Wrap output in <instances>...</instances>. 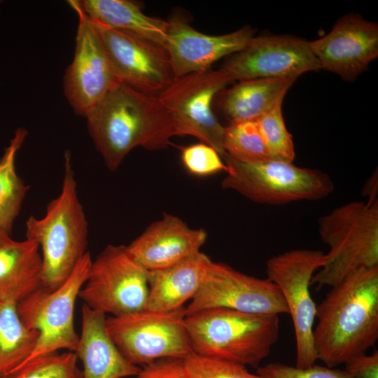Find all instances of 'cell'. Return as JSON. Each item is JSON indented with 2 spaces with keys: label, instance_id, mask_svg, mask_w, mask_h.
I'll use <instances>...</instances> for the list:
<instances>
[{
  "label": "cell",
  "instance_id": "cell-1",
  "mask_svg": "<svg viewBox=\"0 0 378 378\" xmlns=\"http://www.w3.org/2000/svg\"><path fill=\"white\" fill-rule=\"evenodd\" d=\"M313 342L329 368L365 354L378 340V266L358 270L331 287L316 306Z\"/></svg>",
  "mask_w": 378,
  "mask_h": 378
},
{
  "label": "cell",
  "instance_id": "cell-2",
  "mask_svg": "<svg viewBox=\"0 0 378 378\" xmlns=\"http://www.w3.org/2000/svg\"><path fill=\"white\" fill-rule=\"evenodd\" d=\"M85 118L94 145L111 171L116 170L136 147L166 148L175 136L171 120L158 96L120 82Z\"/></svg>",
  "mask_w": 378,
  "mask_h": 378
},
{
  "label": "cell",
  "instance_id": "cell-3",
  "mask_svg": "<svg viewBox=\"0 0 378 378\" xmlns=\"http://www.w3.org/2000/svg\"><path fill=\"white\" fill-rule=\"evenodd\" d=\"M64 172L61 192L47 204L45 216H30L25 223L26 239L36 242L41 250V288L48 290L64 283L88 252V224L68 150Z\"/></svg>",
  "mask_w": 378,
  "mask_h": 378
},
{
  "label": "cell",
  "instance_id": "cell-4",
  "mask_svg": "<svg viewBox=\"0 0 378 378\" xmlns=\"http://www.w3.org/2000/svg\"><path fill=\"white\" fill-rule=\"evenodd\" d=\"M185 324L193 353L258 366L279 334V315L209 308L187 314Z\"/></svg>",
  "mask_w": 378,
  "mask_h": 378
},
{
  "label": "cell",
  "instance_id": "cell-5",
  "mask_svg": "<svg viewBox=\"0 0 378 378\" xmlns=\"http://www.w3.org/2000/svg\"><path fill=\"white\" fill-rule=\"evenodd\" d=\"M318 233L329 251L311 280L318 289L378 266V201H355L335 208L319 218Z\"/></svg>",
  "mask_w": 378,
  "mask_h": 378
},
{
  "label": "cell",
  "instance_id": "cell-6",
  "mask_svg": "<svg viewBox=\"0 0 378 378\" xmlns=\"http://www.w3.org/2000/svg\"><path fill=\"white\" fill-rule=\"evenodd\" d=\"M222 158L227 167L222 187L257 203L282 205L318 200L330 195L335 188L326 173L300 167L293 162L273 160L243 162L227 154Z\"/></svg>",
  "mask_w": 378,
  "mask_h": 378
},
{
  "label": "cell",
  "instance_id": "cell-7",
  "mask_svg": "<svg viewBox=\"0 0 378 378\" xmlns=\"http://www.w3.org/2000/svg\"><path fill=\"white\" fill-rule=\"evenodd\" d=\"M92 261L88 251L59 288L54 290L40 288L17 304L24 325L38 332L36 346L24 364L61 350L76 351L79 335L74 327L75 304Z\"/></svg>",
  "mask_w": 378,
  "mask_h": 378
},
{
  "label": "cell",
  "instance_id": "cell-8",
  "mask_svg": "<svg viewBox=\"0 0 378 378\" xmlns=\"http://www.w3.org/2000/svg\"><path fill=\"white\" fill-rule=\"evenodd\" d=\"M186 315V307L171 312L144 309L106 318V330L122 355L137 366L162 358L184 359L193 353Z\"/></svg>",
  "mask_w": 378,
  "mask_h": 378
},
{
  "label": "cell",
  "instance_id": "cell-9",
  "mask_svg": "<svg viewBox=\"0 0 378 378\" xmlns=\"http://www.w3.org/2000/svg\"><path fill=\"white\" fill-rule=\"evenodd\" d=\"M148 292V271L127 246L108 244L92 261L78 298L93 310L119 316L144 309Z\"/></svg>",
  "mask_w": 378,
  "mask_h": 378
},
{
  "label": "cell",
  "instance_id": "cell-10",
  "mask_svg": "<svg viewBox=\"0 0 378 378\" xmlns=\"http://www.w3.org/2000/svg\"><path fill=\"white\" fill-rule=\"evenodd\" d=\"M325 261L321 251L294 249L274 255L266 263L267 279L280 290L293 321L297 368L312 366L318 360L313 342L316 305L309 286Z\"/></svg>",
  "mask_w": 378,
  "mask_h": 378
},
{
  "label": "cell",
  "instance_id": "cell-11",
  "mask_svg": "<svg viewBox=\"0 0 378 378\" xmlns=\"http://www.w3.org/2000/svg\"><path fill=\"white\" fill-rule=\"evenodd\" d=\"M231 81L211 68L175 78L158 96L172 123L175 136H192L213 147L223 158V127L212 110L216 94Z\"/></svg>",
  "mask_w": 378,
  "mask_h": 378
},
{
  "label": "cell",
  "instance_id": "cell-12",
  "mask_svg": "<svg viewBox=\"0 0 378 378\" xmlns=\"http://www.w3.org/2000/svg\"><path fill=\"white\" fill-rule=\"evenodd\" d=\"M69 4L78 15V24L74 58L64 76V92L75 113L85 117L119 81L96 26L76 0Z\"/></svg>",
  "mask_w": 378,
  "mask_h": 378
},
{
  "label": "cell",
  "instance_id": "cell-13",
  "mask_svg": "<svg viewBox=\"0 0 378 378\" xmlns=\"http://www.w3.org/2000/svg\"><path fill=\"white\" fill-rule=\"evenodd\" d=\"M186 307L187 314L209 308L262 315L288 314L280 290L267 278L254 277L213 261L200 290Z\"/></svg>",
  "mask_w": 378,
  "mask_h": 378
},
{
  "label": "cell",
  "instance_id": "cell-14",
  "mask_svg": "<svg viewBox=\"0 0 378 378\" xmlns=\"http://www.w3.org/2000/svg\"><path fill=\"white\" fill-rule=\"evenodd\" d=\"M94 24L119 82L158 96L174 80L170 58L164 46L130 31Z\"/></svg>",
  "mask_w": 378,
  "mask_h": 378
},
{
  "label": "cell",
  "instance_id": "cell-15",
  "mask_svg": "<svg viewBox=\"0 0 378 378\" xmlns=\"http://www.w3.org/2000/svg\"><path fill=\"white\" fill-rule=\"evenodd\" d=\"M230 81L260 78H297L321 69L309 42L293 36L253 37L220 68Z\"/></svg>",
  "mask_w": 378,
  "mask_h": 378
},
{
  "label": "cell",
  "instance_id": "cell-16",
  "mask_svg": "<svg viewBox=\"0 0 378 378\" xmlns=\"http://www.w3.org/2000/svg\"><path fill=\"white\" fill-rule=\"evenodd\" d=\"M309 46L321 69L351 81L378 56V25L358 14L346 15Z\"/></svg>",
  "mask_w": 378,
  "mask_h": 378
},
{
  "label": "cell",
  "instance_id": "cell-17",
  "mask_svg": "<svg viewBox=\"0 0 378 378\" xmlns=\"http://www.w3.org/2000/svg\"><path fill=\"white\" fill-rule=\"evenodd\" d=\"M254 34L244 27L227 34L208 35L183 20L169 21L165 48L175 78L210 69L219 59L244 49Z\"/></svg>",
  "mask_w": 378,
  "mask_h": 378
},
{
  "label": "cell",
  "instance_id": "cell-18",
  "mask_svg": "<svg viewBox=\"0 0 378 378\" xmlns=\"http://www.w3.org/2000/svg\"><path fill=\"white\" fill-rule=\"evenodd\" d=\"M207 233L192 229L177 216L166 214L128 246L132 257L148 271L164 269L200 252Z\"/></svg>",
  "mask_w": 378,
  "mask_h": 378
},
{
  "label": "cell",
  "instance_id": "cell-19",
  "mask_svg": "<svg viewBox=\"0 0 378 378\" xmlns=\"http://www.w3.org/2000/svg\"><path fill=\"white\" fill-rule=\"evenodd\" d=\"M106 314L83 304L81 332L75 351L83 363V378H125L136 374L140 368L120 352L106 330Z\"/></svg>",
  "mask_w": 378,
  "mask_h": 378
},
{
  "label": "cell",
  "instance_id": "cell-20",
  "mask_svg": "<svg viewBox=\"0 0 378 378\" xmlns=\"http://www.w3.org/2000/svg\"><path fill=\"white\" fill-rule=\"evenodd\" d=\"M10 235L0 230V302L18 304L41 288L43 262L36 242Z\"/></svg>",
  "mask_w": 378,
  "mask_h": 378
},
{
  "label": "cell",
  "instance_id": "cell-21",
  "mask_svg": "<svg viewBox=\"0 0 378 378\" xmlns=\"http://www.w3.org/2000/svg\"><path fill=\"white\" fill-rule=\"evenodd\" d=\"M211 260L201 251L170 267L148 271V297L145 309L175 311L195 297Z\"/></svg>",
  "mask_w": 378,
  "mask_h": 378
},
{
  "label": "cell",
  "instance_id": "cell-22",
  "mask_svg": "<svg viewBox=\"0 0 378 378\" xmlns=\"http://www.w3.org/2000/svg\"><path fill=\"white\" fill-rule=\"evenodd\" d=\"M85 14L100 26L134 33L165 48L169 22L144 14L128 0H76Z\"/></svg>",
  "mask_w": 378,
  "mask_h": 378
},
{
  "label": "cell",
  "instance_id": "cell-23",
  "mask_svg": "<svg viewBox=\"0 0 378 378\" xmlns=\"http://www.w3.org/2000/svg\"><path fill=\"white\" fill-rule=\"evenodd\" d=\"M297 78L241 80L223 94L222 107L230 123L255 120L284 98Z\"/></svg>",
  "mask_w": 378,
  "mask_h": 378
},
{
  "label": "cell",
  "instance_id": "cell-24",
  "mask_svg": "<svg viewBox=\"0 0 378 378\" xmlns=\"http://www.w3.org/2000/svg\"><path fill=\"white\" fill-rule=\"evenodd\" d=\"M38 338V332L21 321L17 304L0 302V377L25 363Z\"/></svg>",
  "mask_w": 378,
  "mask_h": 378
},
{
  "label": "cell",
  "instance_id": "cell-25",
  "mask_svg": "<svg viewBox=\"0 0 378 378\" xmlns=\"http://www.w3.org/2000/svg\"><path fill=\"white\" fill-rule=\"evenodd\" d=\"M27 135L24 128H18L0 159V230L10 234L29 190L15 169L16 155Z\"/></svg>",
  "mask_w": 378,
  "mask_h": 378
},
{
  "label": "cell",
  "instance_id": "cell-26",
  "mask_svg": "<svg viewBox=\"0 0 378 378\" xmlns=\"http://www.w3.org/2000/svg\"><path fill=\"white\" fill-rule=\"evenodd\" d=\"M223 145L226 154L240 161L270 160L255 120L230 123L225 127Z\"/></svg>",
  "mask_w": 378,
  "mask_h": 378
},
{
  "label": "cell",
  "instance_id": "cell-27",
  "mask_svg": "<svg viewBox=\"0 0 378 378\" xmlns=\"http://www.w3.org/2000/svg\"><path fill=\"white\" fill-rule=\"evenodd\" d=\"M78 356L66 351L38 357L0 378H83Z\"/></svg>",
  "mask_w": 378,
  "mask_h": 378
},
{
  "label": "cell",
  "instance_id": "cell-28",
  "mask_svg": "<svg viewBox=\"0 0 378 378\" xmlns=\"http://www.w3.org/2000/svg\"><path fill=\"white\" fill-rule=\"evenodd\" d=\"M282 102H279L255 122L270 160L293 162L295 155L294 144L284 123Z\"/></svg>",
  "mask_w": 378,
  "mask_h": 378
},
{
  "label": "cell",
  "instance_id": "cell-29",
  "mask_svg": "<svg viewBox=\"0 0 378 378\" xmlns=\"http://www.w3.org/2000/svg\"><path fill=\"white\" fill-rule=\"evenodd\" d=\"M183 363L190 378H260L243 365L195 353L184 358Z\"/></svg>",
  "mask_w": 378,
  "mask_h": 378
},
{
  "label": "cell",
  "instance_id": "cell-30",
  "mask_svg": "<svg viewBox=\"0 0 378 378\" xmlns=\"http://www.w3.org/2000/svg\"><path fill=\"white\" fill-rule=\"evenodd\" d=\"M181 157L186 169L197 176H207L227 170L219 153L204 143L184 147L181 150Z\"/></svg>",
  "mask_w": 378,
  "mask_h": 378
},
{
  "label": "cell",
  "instance_id": "cell-31",
  "mask_svg": "<svg viewBox=\"0 0 378 378\" xmlns=\"http://www.w3.org/2000/svg\"><path fill=\"white\" fill-rule=\"evenodd\" d=\"M256 374L260 378H353L344 370L313 365L300 368L280 363L258 367Z\"/></svg>",
  "mask_w": 378,
  "mask_h": 378
},
{
  "label": "cell",
  "instance_id": "cell-32",
  "mask_svg": "<svg viewBox=\"0 0 378 378\" xmlns=\"http://www.w3.org/2000/svg\"><path fill=\"white\" fill-rule=\"evenodd\" d=\"M130 378H190L183 359L162 358L143 366Z\"/></svg>",
  "mask_w": 378,
  "mask_h": 378
},
{
  "label": "cell",
  "instance_id": "cell-33",
  "mask_svg": "<svg viewBox=\"0 0 378 378\" xmlns=\"http://www.w3.org/2000/svg\"><path fill=\"white\" fill-rule=\"evenodd\" d=\"M353 378H378V351L356 355L344 363V370Z\"/></svg>",
  "mask_w": 378,
  "mask_h": 378
},
{
  "label": "cell",
  "instance_id": "cell-34",
  "mask_svg": "<svg viewBox=\"0 0 378 378\" xmlns=\"http://www.w3.org/2000/svg\"><path fill=\"white\" fill-rule=\"evenodd\" d=\"M377 172H374L365 183L363 188V195L369 197L368 203L377 202Z\"/></svg>",
  "mask_w": 378,
  "mask_h": 378
}]
</instances>
